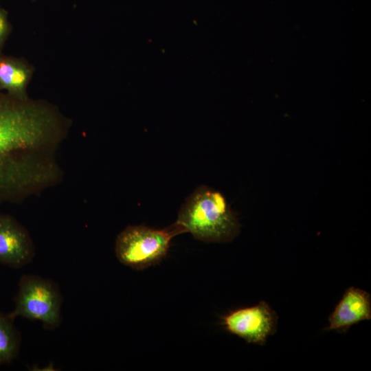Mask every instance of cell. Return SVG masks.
Masks as SVG:
<instances>
[{
	"label": "cell",
	"mask_w": 371,
	"mask_h": 371,
	"mask_svg": "<svg viewBox=\"0 0 371 371\" xmlns=\"http://www.w3.org/2000/svg\"><path fill=\"white\" fill-rule=\"evenodd\" d=\"M371 319V297L366 291L349 287L329 316L326 330L346 332L361 321Z\"/></svg>",
	"instance_id": "7"
},
{
	"label": "cell",
	"mask_w": 371,
	"mask_h": 371,
	"mask_svg": "<svg viewBox=\"0 0 371 371\" xmlns=\"http://www.w3.org/2000/svg\"><path fill=\"white\" fill-rule=\"evenodd\" d=\"M34 254L27 230L12 216L0 214V263L20 268L30 263Z\"/></svg>",
	"instance_id": "6"
},
{
	"label": "cell",
	"mask_w": 371,
	"mask_h": 371,
	"mask_svg": "<svg viewBox=\"0 0 371 371\" xmlns=\"http://www.w3.org/2000/svg\"><path fill=\"white\" fill-rule=\"evenodd\" d=\"M34 67L25 59L0 54V91L20 100L30 97L27 89Z\"/></svg>",
	"instance_id": "8"
},
{
	"label": "cell",
	"mask_w": 371,
	"mask_h": 371,
	"mask_svg": "<svg viewBox=\"0 0 371 371\" xmlns=\"http://www.w3.org/2000/svg\"><path fill=\"white\" fill-rule=\"evenodd\" d=\"M277 321L276 313L262 301L255 306L229 313L222 318V324L227 331L247 343L264 345L276 332Z\"/></svg>",
	"instance_id": "5"
},
{
	"label": "cell",
	"mask_w": 371,
	"mask_h": 371,
	"mask_svg": "<svg viewBox=\"0 0 371 371\" xmlns=\"http://www.w3.org/2000/svg\"><path fill=\"white\" fill-rule=\"evenodd\" d=\"M11 30L8 12L0 6V54Z\"/></svg>",
	"instance_id": "10"
},
{
	"label": "cell",
	"mask_w": 371,
	"mask_h": 371,
	"mask_svg": "<svg viewBox=\"0 0 371 371\" xmlns=\"http://www.w3.org/2000/svg\"><path fill=\"white\" fill-rule=\"evenodd\" d=\"M71 126L53 104L0 91V203H21L62 181L58 152Z\"/></svg>",
	"instance_id": "1"
},
{
	"label": "cell",
	"mask_w": 371,
	"mask_h": 371,
	"mask_svg": "<svg viewBox=\"0 0 371 371\" xmlns=\"http://www.w3.org/2000/svg\"><path fill=\"white\" fill-rule=\"evenodd\" d=\"M63 297L54 282L37 276L24 275L19 283L14 309L8 315L21 316L42 322L47 329H54L61 322Z\"/></svg>",
	"instance_id": "4"
},
{
	"label": "cell",
	"mask_w": 371,
	"mask_h": 371,
	"mask_svg": "<svg viewBox=\"0 0 371 371\" xmlns=\"http://www.w3.org/2000/svg\"><path fill=\"white\" fill-rule=\"evenodd\" d=\"M13 321L0 311V365L11 363L19 351L21 336Z\"/></svg>",
	"instance_id": "9"
},
{
	"label": "cell",
	"mask_w": 371,
	"mask_h": 371,
	"mask_svg": "<svg viewBox=\"0 0 371 371\" xmlns=\"http://www.w3.org/2000/svg\"><path fill=\"white\" fill-rule=\"evenodd\" d=\"M183 232L176 222L161 229L128 226L117 237L116 256L125 265L137 270L145 269L161 261L168 254L171 239Z\"/></svg>",
	"instance_id": "3"
},
{
	"label": "cell",
	"mask_w": 371,
	"mask_h": 371,
	"mask_svg": "<svg viewBox=\"0 0 371 371\" xmlns=\"http://www.w3.org/2000/svg\"><path fill=\"white\" fill-rule=\"evenodd\" d=\"M176 223L200 240L228 242L239 232V223L225 197L205 186L197 188L181 206Z\"/></svg>",
	"instance_id": "2"
}]
</instances>
